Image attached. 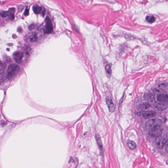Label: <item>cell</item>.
<instances>
[{"instance_id":"6da1fadb","label":"cell","mask_w":168,"mask_h":168,"mask_svg":"<svg viewBox=\"0 0 168 168\" xmlns=\"http://www.w3.org/2000/svg\"><path fill=\"white\" fill-rule=\"evenodd\" d=\"M149 135L153 137L160 136L162 133L163 129L161 125H156L149 130Z\"/></svg>"},{"instance_id":"7a4b0ae2","label":"cell","mask_w":168,"mask_h":168,"mask_svg":"<svg viewBox=\"0 0 168 168\" xmlns=\"http://www.w3.org/2000/svg\"><path fill=\"white\" fill-rule=\"evenodd\" d=\"M19 70V67L15 64H12L8 66L7 70V76L12 77L17 74Z\"/></svg>"},{"instance_id":"3957f363","label":"cell","mask_w":168,"mask_h":168,"mask_svg":"<svg viewBox=\"0 0 168 168\" xmlns=\"http://www.w3.org/2000/svg\"><path fill=\"white\" fill-rule=\"evenodd\" d=\"M168 139V137L166 136L159 137L156 143L157 148L159 149H162L167 141Z\"/></svg>"},{"instance_id":"277c9868","label":"cell","mask_w":168,"mask_h":168,"mask_svg":"<svg viewBox=\"0 0 168 168\" xmlns=\"http://www.w3.org/2000/svg\"><path fill=\"white\" fill-rule=\"evenodd\" d=\"M162 122L159 119H151L146 122V126L148 130L156 125H161Z\"/></svg>"},{"instance_id":"5b68a950","label":"cell","mask_w":168,"mask_h":168,"mask_svg":"<svg viewBox=\"0 0 168 168\" xmlns=\"http://www.w3.org/2000/svg\"><path fill=\"white\" fill-rule=\"evenodd\" d=\"M46 25L44 32L46 33L49 34L52 32L53 27L51 20L49 17H47L45 19Z\"/></svg>"},{"instance_id":"8992f818","label":"cell","mask_w":168,"mask_h":168,"mask_svg":"<svg viewBox=\"0 0 168 168\" xmlns=\"http://www.w3.org/2000/svg\"><path fill=\"white\" fill-rule=\"evenodd\" d=\"M141 115L145 119H149L155 117L156 113L154 111L149 110L142 112Z\"/></svg>"},{"instance_id":"52a82bcc","label":"cell","mask_w":168,"mask_h":168,"mask_svg":"<svg viewBox=\"0 0 168 168\" xmlns=\"http://www.w3.org/2000/svg\"><path fill=\"white\" fill-rule=\"evenodd\" d=\"M157 100L159 102L168 104V95L161 94L158 95Z\"/></svg>"},{"instance_id":"ba28073f","label":"cell","mask_w":168,"mask_h":168,"mask_svg":"<svg viewBox=\"0 0 168 168\" xmlns=\"http://www.w3.org/2000/svg\"><path fill=\"white\" fill-rule=\"evenodd\" d=\"M106 103L110 112H112L115 111V106L111 97L108 96L106 98Z\"/></svg>"},{"instance_id":"9c48e42d","label":"cell","mask_w":168,"mask_h":168,"mask_svg":"<svg viewBox=\"0 0 168 168\" xmlns=\"http://www.w3.org/2000/svg\"><path fill=\"white\" fill-rule=\"evenodd\" d=\"M13 56L14 61L18 64H20L23 57V53L21 52H16L13 54Z\"/></svg>"},{"instance_id":"30bf717a","label":"cell","mask_w":168,"mask_h":168,"mask_svg":"<svg viewBox=\"0 0 168 168\" xmlns=\"http://www.w3.org/2000/svg\"><path fill=\"white\" fill-rule=\"evenodd\" d=\"M95 138H96V141H97L99 150L100 151H102L103 149V145H102V142H101V138L99 135L97 134L96 135Z\"/></svg>"},{"instance_id":"8fae6325","label":"cell","mask_w":168,"mask_h":168,"mask_svg":"<svg viewBox=\"0 0 168 168\" xmlns=\"http://www.w3.org/2000/svg\"><path fill=\"white\" fill-rule=\"evenodd\" d=\"M128 147L131 150H134L137 148V146L135 142L133 141L129 140L127 143Z\"/></svg>"},{"instance_id":"7c38bea8","label":"cell","mask_w":168,"mask_h":168,"mask_svg":"<svg viewBox=\"0 0 168 168\" xmlns=\"http://www.w3.org/2000/svg\"><path fill=\"white\" fill-rule=\"evenodd\" d=\"M33 11L36 14H38L40 13L42 11V8L38 5L34 6L33 7Z\"/></svg>"},{"instance_id":"4fadbf2b","label":"cell","mask_w":168,"mask_h":168,"mask_svg":"<svg viewBox=\"0 0 168 168\" xmlns=\"http://www.w3.org/2000/svg\"><path fill=\"white\" fill-rule=\"evenodd\" d=\"M146 20L149 23H152L155 21L156 19L154 16H147L146 17Z\"/></svg>"},{"instance_id":"5bb4252c","label":"cell","mask_w":168,"mask_h":168,"mask_svg":"<svg viewBox=\"0 0 168 168\" xmlns=\"http://www.w3.org/2000/svg\"><path fill=\"white\" fill-rule=\"evenodd\" d=\"M15 11V9L14 8H11L9 9V12H10V19L12 20L14 19V12Z\"/></svg>"},{"instance_id":"9a60e30c","label":"cell","mask_w":168,"mask_h":168,"mask_svg":"<svg viewBox=\"0 0 168 168\" xmlns=\"http://www.w3.org/2000/svg\"><path fill=\"white\" fill-rule=\"evenodd\" d=\"M38 39V37H37V35L35 33L32 34L30 38V40L31 42H35Z\"/></svg>"},{"instance_id":"2e32d148","label":"cell","mask_w":168,"mask_h":168,"mask_svg":"<svg viewBox=\"0 0 168 168\" xmlns=\"http://www.w3.org/2000/svg\"><path fill=\"white\" fill-rule=\"evenodd\" d=\"M150 106V104L148 103L143 104L140 105V109H146L149 108Z\"/></svg>"},{"instance_id":"e0dca14e","label":"cell","mask_w":168,"mask_h":168,"mask_svg":"<svg viewBox=\"0 0 168 168\" xmlns=\"http://www.w3.org/2000/svg\"><path fill=\"white\" fill-rule=\"evenodd\" d=\"M105 69L107 73L109 75H110L111 74V70L110 66L109 65H106L105 67Z\"/></svg>"},{"instance_id":"ac0fdd59","label":"cell","mask_w":168,"mask_h":168,"mask_svg":"<svg viewBox=\"0 0 168 168\" xmlns=\"http://www.w3.org/2000/svg\"><path fill=\"white\" fill-rule=\"evenodd\" d=\"M10 13L9 11L4 12L1 13V15L2 17H5L10 16Z\"/></svg>"},{"instance_id":"d6986e66","label":"cell","mask_w":168,"mask_h":168,"mask_svg":"<svg viewBox=\"0 0 168 168\" xmlns=\"http://www.w3.org/2000/svg\"><path fill=\"white\" fill-rule=\"evenodd\" d=\"M29 14V10L27 8H26L24 12V14L25 15H28Z\"/></svg>"},{"instance_id":"ffe728a7","label":"cell","mask_w":168,"mask_h":168,"mask_svg":"<svg viewBox=\"0 0 168 168\" xmlns=\"http://www.w3.org/2000/svg\"><path fill=\"white\" fill-rule=\"evenodd\" d=\"M166 151L168 153V140L167 141L166 144Z\"/></svg>"}]
</instances>
